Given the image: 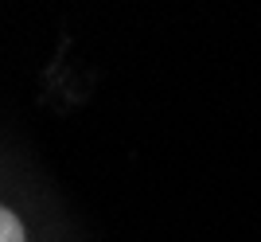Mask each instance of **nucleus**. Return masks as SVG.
<instances>
[{
    "instance_id": "obj_1",
    "label": "nucleus",
    "mask_w": 261,
    "mask_h": 242,
    "mask_svg": "<svg viewBox=\"0 0 261 242\" xmlns=\"http://www.w3.org/2000/svg\"><path fill=\"white\" fill-rule=\"evenodd\" d=\"M0 242H23V227L8 207H0Z\"/></svg>"
}]
</instances>
